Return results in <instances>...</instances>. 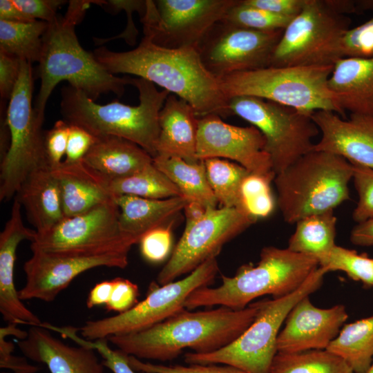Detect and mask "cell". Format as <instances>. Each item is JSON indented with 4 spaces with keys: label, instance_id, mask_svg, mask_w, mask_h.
<instances>
[{
    "label": "cell",
    "instance_id": "1",
    "mask_svg": "<svg viewBox=\"0 0 373 373\" xmlns=\"http://www.w3.org/2000/svg\"><path fill=\"white\" fill-rule=\"evenodd\" d=\"M93 55L110 73L131 74L146 79L189 103L198 116L231 115L229 99L217 78L202 64L196 48H167L144 36L139 46L126 52L105 46Z\"/></svg>",
    "mask_w": 373,
    "mask_h": 373
},
{
    "label": "cell",
    "instance_id": "2",
    "mask_svg": "<svg viewBox=\"0 0 373 373\" xmlns=\"http://www.w3.org/2000/svg\"><path fill=\"white\" fill-rule=\"evenodd\" d=\"M259 306L260 301L237 310L223 306L195 312L184 309L142 331L106 339L123 353L137 358L166 361L186 348L210 353L240 336L254 321Z\"/></svg>",
    "mask_w": 373,
    "mask_h": 373
},
{
    "label": "cell",
    "instance_id": "3",
    "mask_svg": "<svg viewBox=\"0 0 373 373\" xmlns=\"http://www.w3.org/2000/svg\"><path fill=\"white\" fill-rule=\"evenodd\" d=\"M92 3L99 1L72 0L64 17L59 16L48 27L42 38L38 75L41 84L35 105L38 117L44 120L48 98L56 85L67 81L69 85L86 93L95 101L100 95L115 93L122 97L132 78L119 77L108 73L93 52L79 44L75 26L84 18Z\"/></svg>",
    "mask_w": 373,
    "mask_h": 373
},
{
    "label": "cell",
    "instance_id": "4",
    "mask_svg": "<svg viewBox=\"0 0 373 373\" xmlns=\"http://www.w3.org/2000/svg\"><path fill=\"white\" fill-rule=\"evenodd\" d=\"M132 85L139 92L137 106L118 101L100 105L70 85L63 87L60 108L64 120L82 127L96 137L111 135L128 140L155 157L159 114L170 93L159 91L154 84L140 77L132 78Z\"/></svg>",
    "mask_w": 373,
    "mask_h": 373
},
{
    "label": "cell",
    "instance_id": "5",
    "mask_svg": "<svg viewBox=\"0 0 373 373\" xmlns=\"http://www.w3.org/2000/svg\"><path fill=\"white\" fill-rule=\"evenodd\" d=\"M318 267L313 256L287 248L265 247L256 266L243 265L232 277L222 276V283L217 287L206 286L195 290L187 298L184 307L193 309L220 305L242 309L262 296L277 298L292 293Z\"/></svg>",
    "mask_w": 373,
    "mask_h": 373
},
{
    "label": "cell",
    "instance_id": "6",
    "mask_svg": "<svg viewBox=\"0 0 373 373\" xmlns=\"http://www.w3.org/2000/svg\"><path fill=\"white\" fill-rule=\"evenodd\" d=\"M352 175V164L343 157L315 150L304 155L274 180L284 220L333 211L350 198Z\"/></svg>",
    "mask_w": 373,
    "mask_h": 373
},
{
    "label": "cell",
    "instance_id": "7",
    "mask_svg": "<svg viewBox=\"0 0 373 373\" xmlns=\"http://www.w3.org/2000/svg\"><path fill=\"white\" fill-rule=\"evenodd\" d=\"M333 66H268L232 73L217 79L228 99L238 96L255 97L308 114L331 111L344 117L345 113L328 87Z\"/></svg>",
    "mask_w": 373,
    "mask_h": 373
},
{
    "label": "cell",
    "instance_id": "8",
    "mask_svg": "<svg viewBox=\"0 0 373 373\" xmlns=\"http://www.w3.org/2000/svg\"><path fill=\"white\" fill-rule=\"evenodd\" d=\"M352 0H305L283 30L269 66L334 65L342 58L341 39L350 28Z\"/></svg>",
    "mask_w": 373,
    "mask_h": 373
},
{
    "label": "cell",
    "instance_id": "9",
    "mask_svg": "<svg viewBox=\"0 0 373 373\" xmlns=\"http://www.w3.org/2000/svg\"><path fill=\"white\" fill-rule=\"evenodd\" d=\"M326 274L325 269L318 267L292 293L280 298L260 300L254 321L235 341L210 353H186L185 363L188 365L224 364L247 373H270L277 354L276 341L281 325L299 300L321 287Z\"/></svg>",
    "mask_w": 373,
    "mask_h": 373
},
{
    "label": "cell",
    "instance_id": "10",
    "mask_svg": "<svg viewBox=\"0 0 373 373\" xmlns=\"http://www.w3.org/2000/svg\"><path fill=\"white\" fill-rule=\"evenodd\" d=\"M32 90L31 64L21 60L19 76L6 113L10 143L1 159V201L15 196L22 182L33 171L50 167L42 131L44 121L32 107Z\"/></svg>",
    "mask_w": 373,
    "mask_h": 373
},
{
    "label": "cell",
    "instance_id": "11",
    "mask_svg": "<svg viewBox=\"0 0 373 373\" xmlns=\"http://www.w3.org/2000/svg\"><path fill=\"white\" fill-rule=\"evenodd\" d=\"M232 115L257 128L265 140L276 175L314 150L312 141L320 131L308 114L292 107L250 96L229 99Z\"/></svg>",
    "mask_w": 373,
    "mask_h": 373
},
{
    "label": "cell",
    "instance_id": "12",
    "mask_svg": "<svg viewBox=\"0 0 373 373\" xmlns=\"http://www.w3.org/2000/svg\"><path fill=\"white\" fill-rule=\"evenodd\" d=\"M218 271L216 257L210 258L180 280L150 287L146 298L129 310L86 321L79 329L80 334L86 340L95 341L140 332L161 323L186 309L187 298L211 285Z\"/></svg>",
    "mask_w": 373,
    "mask_h": 373
},
{
    "label": "cell",
    "instance_id": "13",
    "mask_svg": "<svg viewBox=\"0 0 373 373\" xmlns=\"http://www.w3.org/2000/svg\"><path fill=\"white\" fill-rule=\"evenodd\" d=\"M114 197L82 213L64 217L49 231L37 233L32 251L129 252L137 242L124 234L119 224Z\"/></svg>",
    "mask_w": 373,
    "mask_h": 373
},
{
    "label": "cell",
    "instance_id": "14",
    "mask_svg": "<svg viewBox=\"0 0 373 373\" xmlns=\"http://www.w3.org/2000/svg\"><path fill=\"white\" fill-rule=\"evenodd\" d=\"M238 0H146L144 36L167 48H196Z\"/></svg>",
    "mask_w": 373,
    "mask_h": 373
},
{
    "label": "cell",
    "instance_id": "15",
    "mask_svg": "<svg viewBox=\"0 0 373 373\" xmlns=\"http://www.w3.org/2000/svg\"><path fill=\"white\" fill-rule=\"evenodd\" d=\"M256 221L237 208L208 209L201 219L186 224L169 260L157 274V284L171 283L216 257L224 244Z\"/></svg>",
    "mask_w": 373,
    "mask_h": 373
},
{
    "label": "cell",
    "instance_id": "16",
    "mask_svg": "<svg viewBox=\"0 0 373 373\" xmlns=\"http://www.w3.org/2000/svg\"><path fill=\"white\" fill-rule=\"evenodd\" d=\"M283 32L245 28L222 19L207 31L197 50L205 68L218 79L269 66Z\"/></svg>",
    "mask_w": 373,
    "mask_h": 373
},
{
    "label": "cell",
    "instance_id": "17",
    "mask_svg": "<svg viewBox=\"0 0 373 373\" xmlns=\"http://www.w3.org/2000/svg\"><path fill=\"white\" fill-rule=\"evenodd\" d=\"M25 262L26 283L19 290L21 300H54L82 273L98 267L125 268L128 252L100 253L32 251Z\"/></svg>",
    "mask_w": 373,
    "mask_h": 373
},
{
    "label": "cell",
    "instance_id": "18",
    "mask_svg": "<svg viewBox=\"0 0 373 373\" xmlns=\"http://www.w3.org/2000/svg\"><path fill=\"white\" fill-rule=\"evenodd\" d=\"M265 140L255 126H237L223 122L215 114L198 119L196 157L231 160L251 173L276 175Z\"/></svg>",
    "mask_w": 373,
    "mask_h": 373
},
{
    "label": "cell",
    "instance_id": "19",
    "mask_svg": "<svg viewBox=\"0 0 373 373\" xmlns=\"http://www.w3.org/2000/svg\"><path fill=\"white\" fill-rule=\"evenodd\" d=\"M347 318L344 305L320 308L312 304L309 296H305L287 315L277 338V352L326 350Z\"/></svg>",
    "mask_w": 373,
    "mask_h": 373
},
{
    "label": "cell",
    "instance_id": "20",
    "mask_svg": "<svg viewBox=\"0 0 373 373\" xmlns=\"http://www.w3.org/2000/svg\"><path fill=\"white\" fill-rule=\"evenodd\" d=\"M311 117L321 133L314 150L332 153L352 164L373 169V118L350 114L346 119L331 111H316Z\"/></svg>",
    "mask_w": 373,
    "mask_h": 373
},
{
    "label": "cell",
    "instance_id": "21",
    "mask_svg": "<svg viewBox=\"0 0 373 373\" xmlns=\"http://www.w3.org/2000/svg\"><path fill=\"white\" fill-rule=\"evenodd\" d=\"M21 208L15 198L10 218L0 233V312L8 323L39 326L43 323L22 303L15 285L17 247L24 240L32 242L37 233L23 224Z\"/></svg>",
    "mask_w": 373,
    "mask_h": 373
},
{
    "label": "cell",
    "instance_id": "22",
    "mask_svg": "<svg viewBox=\"0 0 373 373\" xmlns=\"http://www.w3.org/2000/svg\"><path fill=\"white\" fill-rule=\"evenodd\" d=\"M17 343L26 357L45 364L50 373H105L95 350L68 345L42 325L31 326L27 336Z\"/></svg>",
    "mask_w": 373,
    "mask_h": 373
},
{
    "label": "cell",
    "instance_id": "23",
    "mask_svg": "<svg viewBox=\"0 0 373 373\" xmlns=\"http://www.w3.org/2000/svg\"><path fill=\"white\" fill-rule=\"evenodd\" d=\"M328 87L344 113L347 111L373 118V57L338 59Z\"/></svg>",
    "mask_w": 373,
    "mask_h": 373
},
{
    "label": "cell",
    "instance_id": "24",
    "mask_svg": "<svg viewBox=\"0 0 373 373\" xmlns=\"http://www.w3.org/2000/svg\"><path fill=\"white\" fill-rule=\"evenodd\" d=\"M159 125L157 155L178 157L189 162L199 161L196 157L198 118L189 103L170 93L160 112Z\"/></svg>",
    "mask_w": 373,
    "mask_h": 373
},
{
    "label": "cell",
    "instance_id": "25",
    "mask_svg": "<svg viewBox=\"0 0 373 373\" xmlns=\"http://www.w3.org/2000/svg\"><path fill=\"white\" fill-rule=\"evenodd\" d=\"M61 193L64 217L74 216L104 203L114 196L108 180L84 162H62L52 169Z\"/></svg>",
    "mask_w": 373,
    "mask_h": 373
},
{
    "label": "cell",
    "instance_id": "26",
    "mask_svg": "<svg viewBox=\"0 0 373 373\" xmlns=\"http://www.w3.org/2000/svg\"><path fill=\"white\" fill-rule=\"evenodd\" d=\"M15 198L26 210L37 233L49 231L64 218L60 187L50 167L30 173Z\"/></svg>",
    "mask_w": 373,
    "mask_h": 373
},
{
    "label": "cell",
    "instance_id": "27",
    "mask_svg": "<svg viewBox=\"0 0 373 373\" xmlns=\"http://www.w3.org/2000/svg\"><path fill=\"white\" fill-rule=\"evenodd\" d=\"M119 208L121 231L137 243L148 231L171 222L184 210L188 201L182 196L148 199L131 195H115Z\"/></svg>",
    "mask_w": 373,
    "mask_h": 373
},
{
    "label": "cell",
    "instance_id": "28",
    "mask_svg": "<svg viewBox=\"0 0 373 373\" xmlns=\"http://www.w3.org/2000/svg\"><path fill=\"white\" fill-rule=\"evenodd\" d=\"M83 159L107 180L131 175L153 163V157L137 144L117 136L97 137Z\"/></svg>",
    "mask_w": 373,
    "mask_h": 373
},
{
    "label": "cell",
    "instance_id": "29",
    "mask_svg": "<svg viewBox=\"0 0 373 373\" xmlns=\"http://www.w3.org/2000/svg\"><path fill=\"white\" fill-rule=\"evenodd\" d=\"M153 162L188 202H198L207 209L216 208L218 201L209 184L202 160L189 162L178 157L157 155Z\"/></svg>",
    "mask_w": 373,
    "mask_h": 373
},
{
    "label": "cell",
    "instance_id": "30",
    "mask_svg": "<svg viewBox=\"0 0 373 373\" xmlns=\"http://www.w3.org/2000/svg\"><path fill=\"white\" fill-rule=\"evenodd\" d=\"M326 350L342 358L354 373H366L373 363V315L343 326Z\"/></svg>",
    "mask_w": 373,
    "mask_h": 373
},
{
    "label": "cell",
    "instance_id": "31",
    "mask_svg": "<svg viewBox=\"0 0 373 373\" xmlns=\"http://www.w3.org/2000/svg\"><path fill=\"white\" fill-rule=\"evenodd\" d=\"M336 218L333 211L307 216L296 222L287 249L317 257L329 251L335 244Z\"/></svg>",
    "mask_w": 373,
    "mask_h": 373
},
{
    "label": "cell",
    "instance_id": "32",
    "mask_svg": "<svg viewBox=\"0 0 373 373\" xmlns=\"http://www.w3.org/2000/svg\"><path fill=\"white\" fill-rule=\"evenodd\" d=\"M48 23L35 20L17 22L0 20V51L32 64L39 61L42 38Z\"/></svg>",
    "mask_w": 373,
    "mask_h": 373
},
{
    "label": "cell",
    "instance_id": "33",
    "mask_svg": "<svg viewBox=\"0 0 373 373\" xmlns=\"http://www.w3.org/2000/svg\"><path fill=\"white\" fill-rule=\"evenodd\" d=\"M108 186L113 196L131 195L158 200L181 195L177 186L153 162L131 175L108 180Z\"/></svg>",
    "mask_w": 373,
    "mask_h": 373
},
{
    "label": "cell",
    "instance_id": "34",
    "mask_svg": "<svg viewBox=\"0 0 373 373\" xmlns=\"http://www.w3.org/2000/svg\"><path fill=\"white\" fill-rule=\"evenodd\" d=\"M270 373H354L341 357L327 350L276 354Z\"/></svg>",
    "mask_w": 373,
    "mask_h": 373
},
{
    "label": "cell",
    "instance_id": "35",
    "mask_svg": "<svg viewBox=\"0 0 373 373\" xmlns=\"http://www.w3.org/2000/svg\"><path fill=\"white\" fill-rule=\"evenodd\" d=\"M202 161L209 184L218 203L222 207L242 210L240 186L250 172L241 165L224 159L209 158Z\"/></svg>",
    "mask_w": 373,
    "mask_h": 373
},
{
    "label": "cell",
    "instance_id": "36",
    "mask_svg": "<svg viewBox=\"0 0 373 373\" xmlns=\"http://www.w3.org/2000/svg\"><path fill=\"white\" fill-rule=\"evenodd\" d=\"M316 258L318 267L327 273L342 271L352 280L373 287V258L366 254H358L354 250L336 245L329 251Z\"/></svg>",
    "mask_w": 373,
    "mask_h": 373
},
{
    "label": "cell",
    "instance_id": "37",
    "mask_svg": "<svg viewBox=\"0 0 373 373\" xmlns=\"http://www.w3.org/2000/svg\"><path fill=\"white\" fill-rule=\"evenodd\" d=\"M276 175H260L249 173L243 180L240 189L241 209L258 220L269 216L274 209L271 182Z\"/></svg>",
    "mask_w": 373,
    "mask_h": 373
},
{
    "label": "cell",
    "instance_id": "38",
    "mask_svg": "<svg viewBox=\"0 0 373 373\" xmlns=\"http://www.w3.org/2000/svg\"><path fill=\"white\" fill-rule=\"evenodd\" d=\"M293 18L275 15L245 4L242 0L231 8L224 20L233 25L260 31L284 30Z\"/></svg>",
    "mask_w": 373,
    "mask_h": 373
},
{
    "label": "cell",
    "instance_id": "39",
    "mask_svg": "<svg viewBox=\"0 0 373 373\" xmlns=\"http://www.w3.org/2000/svg\"><path fill=\"white\" fill-rule=\"evenodd\" d=\"M59 332L64 336L76 342L79 345L90 347L97 351L103 358V365L113 373H135V371L128 364L127 354L119 350H112L108 345L106 338L95 341L86 340L84 338H80L77 334V329L72 327H60Z\"/></svg>",
    "mask_w": 373,
    "mask_h": 373
},
{
    "label": "cell",
    "instance_id": "40",
    "mask_svg": "<svg viewBox=\"0 0 373 373\" xmlns=\"http://www.w3.org/2000/svg\"><path fill=\"white\" fill-rule=\"evenodd\" d=\"M352 165V179L358 196L352 218L356 222L361 223L373 218V169Z\"/></svg>",
    "mask_w": 373,
    "mask_h": 373
},
{
    "label": "cell",
    "instance_id": "41",
    "mask_svg": "<svg viewBox=\"0 0 373 373\" xmlns=\"http://www.w3.org/2000/svg\"><path fill=\"white\" fill-rule=\"evenodd\" d=\"M340 52L342 58L373 57V17L345 33Z\"/></svg>",
    "mask_w": 373,
    "mask_h": 373
},
{
    "label": "cell",
    "instance_id": "42",
    "mask_svg": "<svg viewBox=\"0 0 373 373\" xmlns=\"http://www.w3.org/2000/svg\"><path fill=\"white\" fill-rule=\"evenodd\" d=\"M127 361L135 371L144 373H247L237 367L227 365L220 366L217 364H190L186 366L179 365L167 366L144 362L131 355H127Z\"/></svg>",
    "mask_w": 373,
    "mask_h": 373
},
{
    "label": "cell",
    "instance_id": "43",
    "mask_svg": "<svg viewBox=\"0 0 373 373\" xmlns=\"http://www.w3.org/2000/svg\"><path fill=\"white\" fill-rule=\"evenodd\" d=\"M99 6L108 8V11L115 14L121 10H124L127 15V24L125 30L119 35L109 38H94L97 45H102L115 39H124L130 46H134L138 35V30L135 27L132 18L134 11H137L141 18L145 14L146 10V1L141 0H108L100 1Z\"/></svg>",
    "mask_w": 373,
    "mask_h": 373
},
{
    "label": "cell",
    "instance_id": "44",
    "mask_svg": "<svg viewBox=\"0 0 373 373\" xmlns=\"http://www.w3.org/2000/svg\"><path fill=\"white\" fill-rule=\"evenodd\" d=\"M171 223L152 229L140 238V251L143 258L152 263L162 262L172 247Z\"/></svg>",
    "mask_w": 373,
    "mask_h": 373
},
{
    "label": "cell",
    "instance_id": "45",
    "mask_svg": "<svg viewBox=\"0 0 373 373\" xmlns=\"http://www.w3.org/2000/svg\"><path fill=\"white\" fill-rule=\"evenodd\" d=\"M70 124L64 119L57 121L45 133L44 145L49 166L54 169L66 155Z\"/></svg>",
    "mask_w": 373,
    "mask_h": 373
},
{
    "label": "cell",
    "instance_id": "46",
    "mask_svg": "<svg viewBox=\"0 0 373 373\" xmlns=\"http://www.w3.org/2000/svg\"><path fill=\"white\" fill-rule=\"evenodd\" d=\"M113 285L106 309L118 314L125 312L137 302L139 289L136 284L129 280L116 278L112 280Z\"/></svg>",
    "mask_w": 373,
    "mask_h": 373
},
{
    "label": "cell",
    "instance_id": "47",
    "mask_svg": "<svg viewBox=\"0 0 373 373\" xmlns=\"http://www.w3.org/2000/svg\"><path fill=\"white\" fill-rule=\"evenodd\" d=\"M97 137L81 126L70 124L67 148L64 162L82 161L97 141Z\"/></svg>",
    "mask_w": 373,
    "mask_h": 373
},
{
    "label": "cell",
    "instance_id": "48",
    "mask_svg": "<svg viewBox=\"0 0 373 373\" xmlns=\"http://www.w3.org/2000/svg\"><path fill=\"white\" fill-rule=\"evenodd\" d=\"M26 15L34 20L51 23L58 17V9L66 1L62 0H12Z\"/></svg>",
    "mask_w": 373,
    "mask_h": 373
},
{
    "label": "cell",
    "instance_id": "49",
    "mask_svg": "<svg viewBox=\"0 0 373 373\" xmlns=\"http://www.w3.org/2000/svg\"><path fill=\"white\" fill-rule=\"evenodd\" d=\"M19 58L0 51V95L3 99H10L17 82L21 68Z\"/></svg>",
    "mask_w": 373,
    "mask_h": 373
},
{
    "label": "cell",
    "instance_id": "50",
    "mask_svg": "<svg viewBox=\"0 0 373 373\" xmlns=\"http://www.w3.org/2000/svg\"><path fill=\"white\" fill-rule=\"evenodd\" d=\"M8 334L0 328V367L9 369L13 373H36L39 368L30 364L26 358L12 355L14 345L6 339Z\"/></svg>",
    "mask_w": 373,
    "mask_h": 373
},
{
    "label": "cell",
    "instance_id": "51",
    "mask_svg": "<svg viewBox=\"0 0 373 373\" xmlns=\"http://www.w3.org/2000/svg\"><path fill=\"white\" fill-rule=\"evenodd\" d=\"M247 5L277 15L294 18L302 10L305 0H242Z\"/></svg>",
    "mask_w": 373,
    "mask_h": 373
},
{
    "label": "cell",
    "instance_id": "52",
    "mask_svg": "<svg viewBox=\"0 0 373 373\" xmlns=\"http://www.w3.org/2000/svg\"><path fill=\"white\" fill-rule=\"evenodd\" d=\"M350 240L355 245L373 246V218L358 223L351 231Z\"/></svg>",
    "mask_w": 373,
    "mask_h": 373
},
{
    "label": "cell",
    "instance_id": "53",
    "mask_svg": "<svg viewBox=\"0 0 373 373\" xmlns=\"http://www.w3.org/2000/svg\"><path fill=\"white\" fill-rule=\"evenodd\" d=\"M112 285V280H104L96 284L88 294L86 307L91 309L96 306L106 305L109 299Z\"/></svg>",
    "mask_w": 373,
    "mask_h": 373
},
{
    "label": "cell",
    "instance_id": "54",
    "mask_svg": "<svg viewBox=\"0 0 373 373\" xmlns=\"http://www.w3.org/2000/svg\"><path fill=\"white\" fill-rule=\"evenodd\" d=\"M0 20L17 22L35 21L22 12L12 0L0 1Z\"/></svg>",
    "mask_w": 373,
    "mask_h": 373
},
{
    "label": "cell",
    "instance_id": "55",
    "mask_svg": "<svg viewBox=\"0 0 373 373\" xmlns=\"http://www.w3.org/2000/svg\"><path fill=\"white\" fill-rule=\"evenodd\" d=\"M208 209L195 202H188L184 209L186 224L195 222L201 219Z\"/></svg>",
    "mask_w": 373,
    "mask_h": 373
},
{
    "label": "cell",
    "instance_id": "56",
    "mask_svg": "<svg viewBox=\"0 0 373 373\" xmlns=\"http://www.w3.org/2000/svg\"><path fill=\"white\" fill-rule=\"evenodd\" d=\"M356 6L358 14L368 10L373 11V0L356 1Z\"/></svg>",
    "mask_w": 373,
    "mask_h": 373
},
{
    "label": "cell",
    "instance_id": "57",
    "mask_svg": "<svg viewBox=\"0 0 373 373\" xmlns=\"http://www.w3.org/2000/svg\"><path fill=\"white\" fill-rule=\"evenodd\" d=\"M366 373H373V363Z\"/></svg>",
    "mask_w": 373,
    "mask_h": 373
},
{
    "label": "cell",
    "instance_id": "58",
    "mask_svg": "<svg viewBox=\"0 0 373 373\" xmlns=\"http://www.w3.org/2000/svg\"><path fill=\"white\" fill-rule=\"evenodd\" d=\"M1 373H9V372H1Z\"/></svg>",
    "mask_w": 373,
    "mask_h": 373
}]
</instances>
